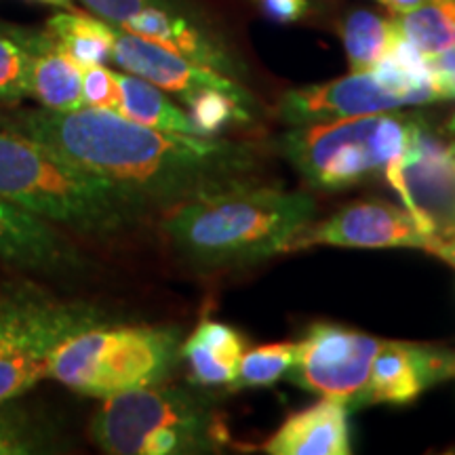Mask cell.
I'll list each match as a JSON object with an SVG mask.
<instances>
[{"mask_svg":"<svg viewBox=\"0 0 455 455\" xmlns=\"http://www.w3.org/2000/svg\"><path fill=\"white\" fill-rule=\"evenodd\" d=\"M17 133L47 144L148 204H178L253 181L258 150L247 141L146 127L118 112L43 110L15 121Z\"/></svg>","mask_w":455,"mask_h":455,"instance_id":"cell-1","label":"cell"},{"mask_svg":"<svg viewBox=\"0 0 455 455\" xmlns=\"http://www.w3.org/2000/svg\"><path fill=\"white\" fill-rule=\"evenodd\" d=\"M315 198L244 181L169 209L163 230L178 253L203 268L251 264L289 251L312 224Z\"/></svg>","mask_w":455,"mask_h":455,"instance_id":"cell-2","label":"cell"},{"mask_svg":"<svg viewBox=\"0 0 455 455\" xmlns=\"http://www.w3.org/2000/svg\"><path fill=\"white\" fill-rule=\"evenodd\" d=\"M0 196L84 235L123 230L146 209L93 171L17 131H0Z\"/></svg>","mask_w":455,"mask_h":455,"instance_id":"cell-3","label":"cell"},{"mask_svg":"<svg viewBox=\"0 0 455 455\" xmlns=\"http://www.w3.org/2000/svg\"><path fill=\"white\" fill-rule=\"evenodd\" d=\"M91 439L112 455L209 453L221 447L224 428L204 396L155 384L106 398Z\"/></svg>","mask_w":455,"mask_h":455,"instance_id":"cell-4","label":"cell"},{"mask_svg":"<svg viewBox=\"0 0 455 455\" xmlns=\"http://www.w3.org/2000/svg\"><path fill=\"white\" fill-rule=\"evenodd\" d=\"M413 114L373 112L338 121L301 124L283 135L281 148L295 171L318 190H341L384 178L411 140Z\"/></svg>","mask_w":455,"mask_h":455,"instance_id":"cell-5","label":"cell"},{"mask_svg":"<svg viewBox=\"0 0 455 455\" xmlns=\"http://www.w3.org/2000/svg\"><path fill=\"white\" fill-rule=\"evenodd\" d=\"M180 352V335L173 329L93 325L51 350L49 378L78 395L106 401L161 384Z\"/></svg>","mask_w":455,"mask_h":455,"instance_id":"cell-6","label":"cell"},{"mask_svg":"<svg viewBox=\"0 0 455 455\" xmlns=\"http://www.w3.org/2000/svg\"><path fill=\"white\" fill-rule=\"evenodd\" d=\"M384 180L428 236L455 224V146L419 116L405 156L386 167Z\"/></svg>","mask_w":455,"mask_h":455,"instance_id":"cell-7","label":"cell"},{"mask_svg":"<svg viewBox=\"0 0 455 455\" xmlns=\"http://www.w3.org/2000/svg\"><path fill=\"white\" fill-rule=\"evenodd\" d=\"M382 344V339L352 329L315 323L295 344V365L289 378L304 390L350 407L365 388Z\"/></svg>","mask_w":455,"mask_h":455,"instance_id":"cell-8","label":"cell"},{"mask_svg":"<svg viewBox=\"0 0 455 455\" xmlns=\"http://www.w3.org/2000/svg\"><path fill=\"white\" fill-rule=\"evenodd\" d=\"M104 318L91 304L55 299L36 284H17L0 293V358L34 346L55 348Z\"/></svg>","mask_w":455,"mask_h":455,"instance_id":"cell-9","label":"cell"},{"mask_svg":"<svg viewBox=\"0 0 455 455\" xmlns=\"http://www.w3.org/2000/svg\"><path fill=\"white\" fill-rule=\"evenodd\" d=\"M426 241L428 235L407 209L382 201H358L341 207L321 224L306 226L289 244V251L315 244L350 249H424Z\"/></svg>","mask_w":455,"mask_h":455,"instance_id":"cell-10","label":"cell"},{"mask_svg":"<svg viewBox=\"0 0 455 455\" xmlns=\"http://www.w3.org/2000/svg\"><path fill=\"white\" fill-rule=\"evenodd\" d=\"M112 60L123 70L156 84L158 89L178 95L181 101L190 100L192 95L201 93L204 89H220L255 106L251 95L226 74L195 64V61L186 60L184 55L175 53L163 44L121 30L116 26H114Z\"/></svg>","mask_w":455,"mask_h":455,"instance_id":"cell-11","label":"cell"},{"mask_svg":"<svg viewBox=\"0 0 455 455\" xmlns=\"http://www.w3.org/2000/svg\"><path fill=\"white\" fill-rule=\"evenodd\" d=\"M455 375V356L418 344L384 341L378 350L365 388L350 409L367 405H407L432 384Z\"/></svg>","mask_w":455,"mask_h":455,"instance_id":"cell-12","label":"cell"},{"mask_svg":"<svg viewBox=\"0 0 455 455\" xmlns=\"http://www.w3.org/2000/svg\"><path fill=\"white\" fill-rule=\"evenodd\" d=\"M401 100L390 93L371 72H352L338 81L310 84L287 91L278 101V116L287 124H316L361 114L401 108Z\"/></svg>","mask_w":455,"mask_h":455,"instance_id":"cell-13","label":"cell"},{"mask_svg":"<svg viewBox=\"0 0 455 455\" xmlns=\"http://www.w3.org/2000/svg\"><path fill=\"white\" fill-rule=\"evenodd\" d=\"M0 259L30 272H70L83 264L53 224L0 196Z\"/></svg>","mask_w":455,"mask_h":455,"instance_id":"cell-14","label":"cell"},{"mask_svg":"<svg viewBox=\"0 0 455 455\" xmlns=\"http://www.w3.org/2000/svg\"><path fill=\"white\" fill-rule=\"evenodd\" d=\"M121 30L163 44V47L184 55L186 60L212 68L226 76L238 74L235 60L226 53V49L195 21L188 20L171 0H156V3L148 4L133 17H129Z\"/></svg>","mask_w":455,"mask_h":455,"instance_id":"cell-15","label":"cell"},{"mask_svg":"<svg viewBox=\"0 0 455 455\" xmlns=\"http://www.w3.org/2000/svg\"><path fill=\"white\" fill-rule=\"evenodd\" d=\"M7 34L30 55V91L43 108L70 112L83 104V68L51 38L49 32L7 28Z\"/></svg>","mask_w":455,"mask_h":455,"instance_id":"cell-16","label":"cell"},{"mask_svg":"<svg viewBox=\"0 0 455 455\" xmlns=\"http://www.w3.org/2000/svg\"><path fill=\"white\" fill-rule=\"evenodd\" d=\"M350 407L333 398H323L308 409L289 415L281 428L264 443L272 455H348Z\"/></svg>","mask_w":455,"mask_h":455,"instance_id":"cell-17","label":"cell"},{"mask_svg":"<svg viewBox=\"0 0 455 455\" xmlns=\"http://www.w3.org/2000/svg\"><path fill=\"white\" fill-rule=\"evenodd\" d=\"M243 355V335L218 321H203L180 352L190 369L192 384L196 386L232 384Z\"/></svg>","mask_w":455,"mask_h":455,"instance_id":"cell-18","label":"cell"},{"mask_svg":"<svg viewBox=\"0 0 455 455\" xmlns=\"http://www.w3.org/2000/svg\"><path fill=\"white\" fill-rule=\"evenodd\" d=\"M369 72L390 93H395L403 106H424L439 101V93L432 81L430 60L407 38H403L401 32L396 34L388 53Z\"/></svg>","mask_w":455,"mask_h":455,"instance_id":"cell-19","label":"cell"},{"mask_svg":"<svg viewBox=\"0 0 455 455\" xmlns=\"http://www.w3.org/2000/svg\"><path fill=\"white\" fill-rule=\"evenodd\" d=\"M47 32L83 70L112 60L114 26L100 17L57 13L47 21Z\"/></svg>","mask_w":455,"mask_h":455,"instance_id":"cell-20","label":"cell"},{"mask_svg":"<svg viewBox=\"0 0 455 455\" xmlns=\"http://www.w3.org/2000/svg\"><path fill=\"white\" fill-rule=\"evenodd\" d=\"M116 78L118 87H121V112L118 114L146 124V127L196 135L188 114L181 112L156 84L148 83L135 74L116 72Z\"/></svg>","mask_w":455,"mask_h":455,"instance_id":"cell-21","label":"cell"},{"mask_svg":"<svg viewBox=\"0 0 455 455\" xmlns=\"http://www.w3.org/2000/svg\"><path fill=\"white\" fill-rule=\"evenodd\" d=\"M395 26L426 57L445 53L455 49V0H426L398 13Z\"/></svg>","mask_w":455,"mask_h":455,"instance_id":"cell-22","label":"cell"},{"mask_svg":"<svg viewBox=\"0 0 455 455\" xmlns=\"http://www.w3.org/2000/svg\"><path fill=\"white\" fill-rule=\"evenodd\" d=\"M395 21L371 13V11H352L341 26V41L352 72H369L388 53L396 38Z\"/></svg>","mask_w":455,"mask_h":455,"instance_id":"cell-23","label":"cell"},{"mask_svg":"<svg viewBox=\"0 0 455 455\" xmlns=\"http://www.w3.org/2000/svg\"><path fill=\"white\" fill-rule=\"evenodd\" d=\"M188 118L196 135L213 138L230 127H241L253 121L255 106L220 89H204L186 100Z\"/></svg>","mask_w":455,"mask_h":455,"instance_id":"cell-24","label":"cell"},{"mask_svg":"<svg viewBox=\"0 0 455 455\" xmlns=\"http://www.w3.org/2000/svg\"><path fill=\"white\" fill-rule=\"evenodd\" d=\"M55 451L53 430L15 401L0 403V455Z\"/></svg>","mask_w":455,"mask_h":455,"instance_id":"cell-25","label":"cell"},{"mask_svg":"<svg viewBox=\"0 0 455 455\" xmlns=\"http://www.w3.org/2000/svg\"><path fill=\"white\" fill-rule=\"evenodd\" d=\"M295 365V344L291 341H278L266 344L244 352L238 363L236 375L232 379V390L244 388H264L276 384L284 375H289Z\"/></svg>","mask_w":455,"mask_h":455,"instance_id":"cell-26","label":"cell"},{"mask_svg":"<svg viewBox=\"0 0 455 455\" xmlns=\"http://www.w3.org/2000/svg\"><path fill=\"white\" fill-rule=\"evenodd\" d=\"M51 346H34L0 358V403L15 401L49 378Z\"/></svg>","mask_w":455,"mask_h":455,"instance_id":"cell-27","label":"cell"},{"mask_svg":"<svg viewBox=\"0 0 455 455\" xmlns=\"http://www.w3.org/2000/svg\"><path fill=\"white\" fill-rule=\"evenodd\" d=\"M30 91V55L13 41L9 34L0 32V101H21Z\"/></svg>","mask_w":455,"mask_h":455,"instance_id":"cell-28","label":"cell"},{"mask_svg":"<svg viewBox=\"0 0 455 455\" xmlns=\"http://www.w3.org/2000/svg\"><path fill=\"white\" fill-rule=\"evenodd\" d=\"M83 104L95 110L121 112V87L116 72L104 64L89 66L83 70Z\"/></svg>","mask_w":455,"mask_h":455,"instance_id":"cell-29","label":"cell"},{"mask_svg":"<svg viewBox=\"0 0 455 455\" xmlns=\"http://www.w3.org/2000/svg\"><path fill=\"white\" fill-rule=\"evenodd\" d=\"M81 3L106 24L121 28L129 17H133L138 11L156 3V0H81Z\"/></svg>","mask_w":455,"mask_h":455,"instance_id":"cell-30","label":"cell"},{"mask_svg":"<svg viewBox=\"0 0 455 455\" xmlns=\"http://www.w3.org/2000/svg\"><path fill=\"white\" fill-rule=\"evenodd\" d=\"M428 60L439 100H455V49Z\"/></svg>","mask_w":455,"mask_h":455,"instance_id":"cell-31","label":"cell"},{"mask_svg":"<svg viewBox=\"0 0 455 455\" xmlns=\"http://www.w3.org/2000/svg\"><path fill=\"white\" fill-rule=\"evenodd\" d=\"M264 13L278 24H291L308 13V0H259Z\"/></svg>","mask_w":455,"mask_h":455,"instance_id":"cell-32","label":"cell"},{"mask_svg":"<svg viewBox=\"0 0 455 455\" xmlns=\"http://www.w3.org/2000/svg\"><path fill=\"white\" fill-rule=\"evenodd\" d=\"M426 251H430L436 258L445 259L449 266L455 268V224L439 228L436 232H432L428 241L424 244Z\"/></svg>","mask_w":455,"mask_h":455,"instance_id":"cell-33","label":"cell"},{"mask_svg":"<svg viewBox=\"0 0 455 455\" xmlns=\"http://www.w3.org/2000/svg\"><path fill=\"white\" fill-rule=\"evenodd\" d=\"M379 3H382L384 7H388L390 11H395V13H405V11L419 7V4L426 3V0H379Z\"/></svg>","mask_w":455,"mask_h":455,"instance_id":"cell-34","label":"cell"},{"mask_svg":"<svg viewBox=\"0 0 455 455\" xmlns=\"http://www.w3.org/2000/svg\"><path fill=\"white\" fill-rule=\"evenodd\" d=\"M445 131H447V135H449V141H451V144L455 146V114L447 121Z\"/></svg>","mask_w":455,"mask_h":455,"instance_id":"cell-35","label":"cell"},{"mask_svg":"<svg viewBox=\"0 0 455 455\" xmlns=\"http://www.w3.org/2000/svg\"><path fill=\"white\" fill-rule=\"evenodd\" d=\"M36 3L51 4V7H70L72 0H36Z\"/></svg>","mask_w":455,"mask_h":455,"instance_id":"cell-36","label":"cell"}]
</instances>
